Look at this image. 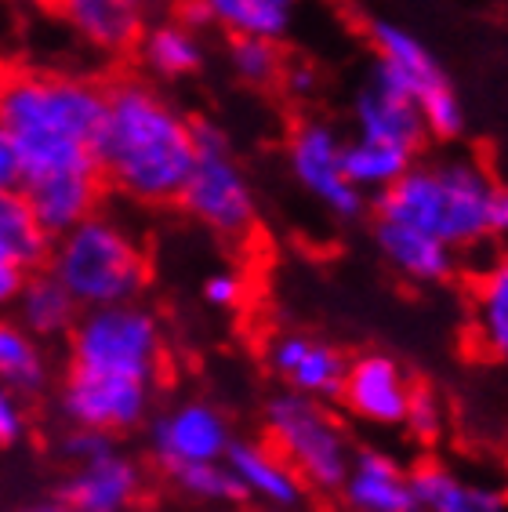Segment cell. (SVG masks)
<instances>
[{"instance_id": "1", "label": "cell", "mask_w": 508, "mask_h": 512, "mask_svg": "<svg viewBox=\"0 0 508 512\" xmlns=\"http://www.w3.org/2000/svg\"><path fill=\"white\" fill-rule=\"evenodd\" d=\"M164 371V327L142 302L84 309L69 331L62 414L109 436L131 433L149 418Z\"/></svg>"}, {"instance_id": "2", "label": "cell", "mask_w": 508, "mask_h": 512, "mask_svg": "<svg viewBox=\"0 0 508 512\" xmlns=\"http://www.w3.org/2000/svg\"><path fill=\"white\" fill-rule=\"evenodd\" d=\"M196 160V120L157 80L117 77L106 84V124L98 138V168L131 204H178Z\"/></svg>"}, {"instance_id": "3", "label": "cell", "mask_w": 508, "mask_h": 512, "mask_svg": "<svg viewBox=\"0 0 508 512\" xmlns=\"http://www.w3.org/2000/svg\"><path fill=\"white\" fill-rule=\"evenodd\" d=\"M0 120L22 157V186L55 175L98 168V138L106 124V84L84 73L19 69L0 77Z\"/></svg>"}, {"instance_id": "4", "label": "cell", "mask_w": 508, "mask_h": 512, "mask_svg": "<svg viewBox=\"0 0 508 512\" xmlns=\"http://www.w3.org/2000/svg\"><path fill=\"white\" fill-rule=\"evenodd\" d=\"M494 186V175L469 153L418 157L400 182L374 197V215L425 229L454 251H472L490 240Z\"/></svg>"}, {"instance_id": "5", "label": "cell", "mask_w": 508, "mask_h": 512, "mask_svg": "<svg viewBox=\"0 0 508 512\" xmlns=\"http://www.w3.org/2000/svg\"><path fill=\"white\" fill-rule=\"evenodd\" d=\"M69 287L80 309L138 302L149 284V258L135 229L98 207L95 215L59 233L48 266Z\"/></svg>"}, {"instance_id": "6", "label": "cell", "mask_w": 508, "mask_h": 512, "mask_svg": "<svg viewBox=\"0 0 508 512\" xmlns=\"http://www.w3.org/2000/svg\"><path fill=\"white\" fill-rule=\"evenodd\" d=\"M178 204L222 240H247L258 226V193L215 120H196V160Z\"/></svg>"}, {"instance_id": "7", "label": "cell", "mask_w": 508, "mask_h": 512, "mask_svg": "<svg viewBox=\"0 0 508 512\" xmlns=\"http://www.w3.org/2000/svg\"><path fill=\"white\" fill-rule=\"evenodd\" d=\"M265 436L287 465L313 491H342L349 465L356 458L349 433L327 411L323 400L302 393H280L265 404Z\"/></svg>"}, {"instance_id": "8", "label": "cell", "mask_w": 508, "mask_h": 512, "mask_svg": "<svg viewBox=\"0 0 508 512\" xmlns=\"http://www.w3.org/2000/svg\"><path fill=\"white\" fill-rule=\"evenodd\" d=\"M367 37H371L374 48V66L385 69L418 102L429 138H436V142L461 138V131H465V106H461L443 62L429 51V44L392 19H374L367 26Z\"/></svg>"}, {"instance_id": "9", "label": "cell", "mask_w": 508, "mask_h": 512, "mask_svg": "<svg viewBox=\"0 0 508 512\" xmlns=\"http://www.w3.org/2000/svg\"><path fill=\"white\" fill-rule=\"evenodd\" d=\"M284 160L294 186L338 222H356L367 211V193L345 171L342 131L320 117H305L287 131Z\"/></svg>"}, {"instance_id": "10", "label": "cell", "mask_w": 508, "mask_h": 512, "mask_svg": "<svg viewBox=\"0 0 508 512\" xmlns=\"http://www.w3.org/2000/svg\"><path fill=\"white\" fill-rule=\"evenodd\" d=\"M149 447L157 462L171 469L196 462H222L233 447L229 418L207 400H186L178 407H167L149 425Z\"/></svg>"}, {"instance_id": "11", "label": "cell", "mask_w": 508, "mask_h": 512, "mask_svg": "<svg viewBox=\"0 0 508 512\" xmlns=\"http://www.w3.org/2000/svg\"><path fill=\"white\" fill-rule=\"evenodd\" d=\"M414 382L403 371V364L389 353H360L349 360L342 382V400L345 411L352 418H360L367 425H392L407 422V407H411Z\"/></svg>"}, {"instance_id": "12", "label": "cell", "mask_w": 508, "mask_h": 512, "mask_svg": "<svg viewBox=\"0 0 508 512\" xmlns=\"http://www.w3.org/2000/svg\"><path fill=\"white\" fill-rule=\"evenodd\" d=\"M352 128L363 138L392 142V146H403L411 153H421L429 142V128H425L418 102L381 66H371L360 91L352 95Z\"/></svg>"}, {"instance_id": "13", "label": "cell", "mask_w": 508, "mask_h": 512, "mask_svg": "<svg viewBox=\"0 0 508 512\" xmlns=\"http://www.w3.org/2000/svg\"><path fill=\"white\" fill-rule=\"evenodd\" d=\"M73 37L98 55L135 51L138 37L157 19L160 0H51Z\"/></svg>"}, {"instance_id": "14", "label": "cell", "mask_w": 508, "mask_h": 512, "mask_svg": "<svg viewBox=\"0 0 508 512\" xmlns=\"http://www.w3.org/2000/svg\"><path fill=\"white\" fill-rule=\"evenodd\" d=\"M269 367L291 393L313 396V400H338L342 396L349 356L338 345L323 342L305 331H284L269 342Z\"/></svg>"}, {"instance_id": "15", "label": "cell", "mask_w": 508, "mask_h": 512, "mask_svg": "<svg viewBox=\"0 0 508 512\" xmlns=\"http://www.w3.org/2000/svg\"><path fill=\"white\" fill-rule=\"evenodd\" d=\"M142 494V469L120 447L73 462V473L62 483V502L73 512H127Z\"/></svg>"}, {"instance_id": "16", "label": "cell", "mask_w": 508, "mask_h": 512, "mask_svg": "<svg viewBox=\"0 0 508 512\" xmlns=\"http://www.w3.org/2000/svg\"><path fill=\"white\" fill-rule=\"evenodd\" d=\"M135 62L157 84H182L204 73L207 40L200 37V26L189 15L153 19L135 44Z\"/></svg>"}, {"instance_id": "17", "label": "cell", "mask_w": 508, "mask_h": 512, "mask_svg": "<svg viewBox=\"0 0 508 512\" xmlns=\"http://www.w3.org/2000/svg\"><path fill=\"white\" fill-rule=\"evenodd\" d=\"M189 19L225 37H262L284 44L302 19V0H186Z\"/></svg>"}, {"instance_id": "18", "label": "cell", "mask_w": 508, "mask_h": 512, "mask_svg": "<svg viewBox=\"0 0 508 512\" xmlns=\"http://www.w3.org/2000/svg\"><path fill=\"white\" fill-rule=\"evenodd\" d=\"M374 244H378L381 258L403 280H414V284H443V280L458 273L461 251H454V247L425 233V229L407 226V222L374 215Z\"/></svg>"}, {"instance_id": "19", "label": "cell", "mask_w": 508, "mask_h": 512, "mask_svg": "<svg viewBox=\"0 0 508 512\" xmlns=\"http://www.w3.org/2000/svg\"><path fill=\"white\" fill-rule=\"evenodd\" d=\"M225 465L233 469L240 494L251 502L265 505V509H298L305 498V480L294 473L287 458L276 451L273 444H247V440H233Z\"/></svg>"}, {"instance_id": "20", "label": "cell", "mask_w": 508, "mask_h": 512, "mask_svg": "<svg viewBox=\"0 0 508 512\" xmlns=\"http://www.w3.org/2000/svg\"><path fill=\"white\" fill-rule=\"evenodd\" d=\"M342 494L352 512H418L411 473L389 451H378V447L356 451Z\"/></svg>"}, {"instance_id": "21", "label": "cell", "mask_w": 508, "mask_h": 512, "mask_svg": "<svg viewBox=\"0 0 508 512\" xmlns=\"http://www.w3.org/2000/svg\"><path fill=\"white\" fill-rule=\"evenodd\" d=\"M418 512H508V498L494 483L472 480L443 462H421L411 469Z\"/></svg>"}, {"instance_id": "22", "label": "cell", "mask_w": 508, "mask_h": 512, "mask_svg": "<svg viewBox=\"0 0 508 512\" xmlns=\"http://www.w3.org/2000/svg\"><path fill=\"white\" fill-rule=\"evenodd\" d=\"M26 197L37 207L40 222L59 237L66 229H73L77 222H84L88 215H95L102 207V189L106 178L102 171H88V175H55L40 178V182H26Z\"/></svg>"}, {"instance_id": "23", "label": "cell", "mask_w": 508, "mask_h": 512, "mask_svg": "<svg viewBox=\"0 0 508 512\" xmlns=\"http://www.w3.org/2000/svg\"><path fill=\"white\" fill-rule=\"evenodd\" d=\"M80 302L69 295V287L62 284L51 269H33L22 284L19 298H15V320L22 327H30L40 342L48 338H69V331L80 320Z\"/></svg>"}, {"instance_id": "24", "label": "cell", "mask_w": 508, "mask_h": 512, "mask_svg": "<svg viewBox=\"0 0 508 512\" xmlns=\"http://www.w3.org/2000/svg\"><path fill=\"white\" fill-rule=\"evenodd\" d=\"M472 331L483 353L508 364V251L479 273L472 291Z\"/></svg>"}, {"instance_id": "25", "label": "cell", "mask_w": 508, "mask_h": 512, "mask_svg": "<svg viewBox=\"0 0 508 512\" xmlns=\"http://www.w3.org/2000/svg\"><path fill=\"white\" fill-rule=\"evenodd\" d=\"M0 244L8 247L30 273L48 266L55 233L40 222L37 207H33V200L26 197L22 186L0 189Z\"/></svg>"}, {"instance_id": "26", "label": "cell", "mask_w": 508, "mask_h": 512, "mask_svg": "<svg viewBox=\"0 0 508 512\" xmlns=\"http://www.w3.org/2000/svg\"><path fill=\"white\" fill-rule=\"evenodd\" d=\"M418 157L421 153L392 146V142H378V138H345V171L356 182V189H363L367 197H378L392 182H400Z\"/></svg>"}, {"instance_id": "27", "label": "cell", "mask_w": 508, "mask_h": 512, "mask_svg": "<svg viewBox=\"0 0 508 512\" xmlns=\"http://www.w3.org/2000/svg\"><path fill=\"white\" fill-rule=\"evenodd\" d=\"M0 385L26 396L48 385V353L40 338L8 316H0Z\"/></svg>"}, {"instance_id": "28", "label": "cell", "mask_w": 508, "mask_h": 512, "mask_svg": "<svg viewBox=\"0 0 508 512\" xmlns=\"http://www.w3.org/2000/svg\"><path fill=\"white\" fill-rule=\"evenodd\" d=\"M225 59H229V69L233 77L244 84V88H276L284 80L287 69V55L284 44L276 40H262V37H233L229 48H225Z\"/></svg>"}, {"instance_id": "29", "label": "cell", "mask_w": 508, "mask_h": 512, "mask_svg": "<svg viewBox=\"0 0 508 512\" xmlns=\"http://www.w3.org/2000/svg\"><path fill=\"white\" fill-rule=\"evenodd\" d=\"M171 480L189 494V498H200V502H240V483H236L233 469L222 462H196L182 465V469H171Z\"/></svg>"}, {"instance_id": "30", "label": "cell", "mask_w": 508, "mask_h": 512, "mask_svg": "<svg viewBox=\"0 0 508 512\" xmlns=\"http://www.w3.org/2000/svg\"><path fill=\"white\" fill-rule=\"evenodd\" d=\"M403 425L411 429L414 440H436V436L443 433V404L436 400V393L414 385L411 407H407V422Z\"/></svg>"}, {"instance_id": "31", "label": "cell", "mask_w": 508, "mask_h": 512, "mask_svg": "<svg viewBox=\"0 0 508 512\" xmlns=\"http://www.w3.org/2000/svg\"><path fill=\"white\" fill-rule=\"evenodd\" d=\"M30 433V411H26V393L0 385V447L19 444Z\"/></svg>"}, {"instance_id": "32", "label": "cell", "mask_w": 508, "mask_h": 512, "mask_svg": "<svg viewBox=\"0 0 508 512\" xmlns=\"http://www.w3.org/2000/svg\"><path fill=\"white\" fill-rule=\"evenodd\" d=\"M200 295L211 309H236L244 302V276L236 269H215V273L204 276Z\"/></svg>"}, {"instance_id": "33", "label": "cell", "mask_w": 508, "mask_h": 512, "mask_svg": "<svg viewBox=\"0 0 508 512\" xmlns=\"http://www.w3.org/2000/svg\"><path fill=\"white\" fill-rule=\"evenodd\" d=\"M26 276H30V269L0 244V316L8 313V309H15V298H19Z\"/></svg>"}, {"instance_id": "34", "label": "cell", "mask_w": 508, "mask_h": 512, "mask_svg": "<svg viewBox=\"0 0 508 512\" xmlns=\"http://www.w3.org/2000/svg\"><path fill=\"white\" fill-rule=\"evenodd\" d=\"M15 186H22V157L11 128L0 120V189H15Z\"/></svg>"}, {"instance_id": "35", "label": "cell", "mask_w": 508, "mask_h": 512, "mask_svg": "<svg viewBox=\"0 0 508 512\" xmlns=\"http://www.w3.org/2000/svg\"><path fill=\"white\" fill-rule=\"evenodd\" d=\"M280 84H284V91L291 99H309V95H316L320 77H316V66H309V62H287Z\"/></svg>"}, {"instance_id": "36", "label": "cell", "mask_w": 508, "mask_h": 512, "mask_svg": "<svg viewBox=\"0 0 508 512\" xmlns=\"http://www.w3.org/2000/svg\"><path fill=\"white\" fill-rule=\"evenodd\" d=\"M490 240H508V186H494V197H490Z\"/></svg>"}, {"instance_id": "37", "label": "cell", "mask_w": 508, "mask_h": 512, "mask_svg": "<svg viewBox=\"0 0 508 512\" xmlns=\"http://www.w3.org/2000/svg\"><path fill=\"white\" fill-rule=\"evenodd\" d=\"M19 512H73V509H69V502H62V498H48V502H30V505H22Z\"/></svg>"}]
</instances>
